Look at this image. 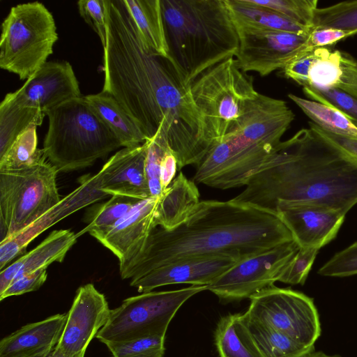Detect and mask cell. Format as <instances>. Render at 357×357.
I'll return each mask as SVG.
<instances>
[{
	"label": "cell",
	"mask_w": 357,
	"mask_h": 357,
	"mask_svg": "<svg viewBox=\"0 0 357 357\" xmlns=\"http://www.w3.org/2000/svg\"><path fill=\"white\" fill-rule=\"evenodd\" d=\"M107 40L102 91L112 96L147 139L163 126L178 170L197 165L210 149L190 84L169 56L146 43L123 0H104Z\"/></svg>",
	"instance_id": "6da1fadb"
},
{
	"label": "cell",
	"mask_w": 357,
	"mask_h": 357,
	"mask_svg": "<svg viewBox=\"0 0 357 357\" xmlns=\"http://www.w3.org/2000/svg\"><path fill=\"white\" fill-rule=\"evenodd\" d=\"M291 241L275 214L231 199L204 200L178 227L154 228L119 272L122 279L131 281L178 259L226 255L241 260Z\"/></svg>",
	"instance_id": "7a4b0ae2"
},
{
	"label": "cell",
	"mask_w": 357,
	"mask_h": 357,
	"mask_svg": "<svg viewBox=\"0 0 357 357\" xmlns=\"http://www.w3.org/2000/svg\"><path fill=\"white\" fill-rule=\"evenodd\" d=\"M231 200L273 214L280 203L347 213L357 204V164L310 127L303 128L281 142Z\"/></svg>",
	"instance_id": "3957f363"
},
{
	"label": "cell",
	"mask_w": 357,
	"mask_h": 357,
	"mask_svg": "<svg viewBox=\"0 0 357 357\" xmlns=\"http://www.w3.org/2000/svg\"><path fill=\"white\" fill-rule=\"evenodd\" d=\"M170 56L190 84L235 56L238 36L225 0H160Z\"/></svg>",
	"instance_id": "277c9868"
},
{
	"label": "cell",
	"mask_w": 357,
	"mask_h": 357,
	"mask_svg": "<svg viewBox=\"0 0 357 357\" xmlns=\"http://www.w3.org/2000/svg\"><path fill=\"white\" fill-rule=\"evenodd\" d=\"M45 115L48 128L43 150L59 172L89 167L121 146L83 96L67 100Z\"/></svg>",
	"instance_id": "5b68a950"
},
{
	"label": "cell",
	"mask_w": 357,
	"mask_h": 357,
	"mask_svg": "<svg viewBox=\"0 0 357 357\" xmlns=\"http://www.w3.org/2000/svg\"><path fill=\"white\" fill-rule=\"evenodd\" d=\"M210 147L220 141L258 92L252 76L241 70L234 56L215 65L190 84Z\"/></svg>",
	"instance_id": "8992f818"
},
{
	"label": "cell",
	"mask_w": 357,
	"mask_h": 357,
	"mask_svg": "<svg viewBox=\"0 0 357 357\" xmlns=\"http://www.w3.org/2000/svg\"><path fill=\"white\" fill-rule=\"evenodd\" d=\"M57 39L54 17L44 4L13 6L1 24V68L26 80L47 62Z\"/></svg>",
	"instance_id": "52a82bcc"
},
{
	"label": "cell",
	"mask_w": 357,
	"mask_h": 357,
	"mask_svg": "<svg viewBox=\"0 0 357 357\" xmlns=\"http://www.w3.org/2000/svg\"><path fill=\"white\" fill-rule=\"evenodd\" d=\"M58 172L47 159L22 169H0V242L61 202Z\"/></svg>",
	"instance_id": "ba28073f"
},
{
	"label": "cell",
	"mask_w": 357,
	"mask_h": 357,
	"mask_svg": "<svg viewBox=\"0 0 357 357\" xmlns=\"http://www.w3.org/2000/svg\"><path fill=\"white\" fill-rule=\"evenodd\" d=\"M207 289L206 285L144 292L123 300L111 310L96 338L105 344L140 337L166 334L168 326L183 304L194 295Z\"/></svg>",
	"instance_id": "9c48e42d"
},
{
	"label": "cell",
	"mask_w": 357,
	"mask_h": 357,
	"mask_svg": "<svg viewBox=\"0 0 357 357\" xmlns=\"http://www.w3.org/2000/svg\"><path fill=\"white\" fill-rule=\"evenodd\" d=\"M278 146L257 142L230 131L211 145L197 165L192 181L222 190L245 186Z\"/></svg>",
	"instance_id": "30bf717a"
},
{
	"label": "cell",
	"mask_w": 357,
	"mask_h": 357,
	"mask_svg": "<svg viewBox=\"0 0 357 357\" xmlns=\"http://www.w3.org/2000/svg\"><path fill=\"white\" fill-rule=\"evenodd\" d=\"M245 314L278 330L310 348L321 335L317 309L312 298L289 288L273 285L252 296Z\"/></svg>",
	"instance_id": "8fae6325"
},
{
	"label": "cell",
	"mask_w": 357,
	"mask_h": 357,
	"mask_svg": "<svg viewBox=\"0 0 357 357\" xmlns=\"http://www.w3.org/2000/svg\"><path fill=\"white\" fill-rule=\"evenodd\" d=\"M298 249L291 241L243 259L207 285L206 290L224 303L250 298L279 280Z\"/></svg>",
	"instance_id": "7c38bea8"
},
{
	"label": "cell",
	"mask_w": 357,
	"mask_h": 357,
	"mask_svg": "<svg viewBox=\"0 0 357 357\" xmlns=\"http://www.w3.org/2000/svg\"><path fill=\"white\" fill-rule=\"evenodd\" d=\"M239 45L235 56L238 68L243 73L270 75L285 66L309 48L308 35L236 26Z\"/></svg>",
	"instance_id": "4fadbf2b"
},
{
	"label": "cell",
	"mask_w": 357,
	"mask_h": 357,
	"mask_svg": "<svg viewBox=\"0 0 357 357\" xmlns=\"http://www.w3.org/2000/svg\"><path fill=\"white\" fill-rule=\"evenodd\" d=\"M111 310L93 284L80 287L66 313V324L51 357H84L92 339L107 323Z\"/></svg>",
	"instance_id": "5bb4252c"
},
{
	"label": "cell",
	"mask_w": 357,
	"mask_h": 357,
	"mask_svg": "<svg viewBox=\"0 0 357 357\" xmlns=\"http://www.w3.org/2000/svg\"><path fill=\"white\" fill-rule=\"evenodd\" d=\"M275 214L299 248L319 250L336 237L346 215L328 206L305 203L278 204Z\"/></svg>",
	"instance_id": "9a60e30c"
},
{
	"label": "cell",
	"mask_w": 357,
	"mask_h": 357,
	"mask_svg": "<svg viewBox=\"0 0 357 357\" xmlns=\"http://www.w3.org/2000/svg\"><path fill=\"white\" fill-rule=\"evenodd\" d=\"M238 261L236 257L226 255L181 259L161 266L139 279L131 280L130 284L141 293L175 284L207 286Z\"/></svg>",
	"instance_id": "2e32d148"
},
{
	"label": "cell",
	"mask_w": 357,
	"mask_h": 357,
	"mask_svg": "<svg viewBox=\"0 0 357 357\" xmlns=\"http://www.w3.org/2000/svg\"><path fill=\"white\" fill-rule=\"evenodd\" d=\"M146 153V142L118 151L96 174L100 189L107 195L151 197L145 169Z\"/></svg>",
	"instance_id": "e0dca14e"
},
{
	"label": "cell",
	"mask_w": 357,
	"mask_h": 357,
	"mask_svg": "<svg viewBox=\"0 0 357 357\" xmlns=\"http://www.w3.org/2000/svg\"><path fill=\"white\" fill-rule=\"evenodd\" d=\"M159 197L141 200L113 227L91 235L119 259V267L136 256L157 227L155 215Z\"/></svg>",
	"instance_id": "ac0fdd59"
},
{
	"label": "cell",
	"mask_w": 357,
	"mask_h": 357,
	"mask_svg": "<svg viewBox=\"0 0 357 357\" xmlns=\"http://www.w3.org/2000/svg\"><path fill=\"white\" fill-rule=\"evenodd\" d=\"M18 91L45 114L67 100L82 97L79 82L68 61H47Z\"/></svg>",
	"instance_id": "d6986e66"
},
{
	"label": "cell",
	"mask_w": 357,
	"mask_h": 357,
	"mask_svg": "<svg viewBox=\"0 0 357 357\" xmlns=\"http://www.w3.org/2000/svg\"><path fill=\"white\" fill-rule=\"evenodd\" d=\"M67 314L26 324L0 342V357H26L52 351L62 334Z\"/></svg>",
	"instance_id": "ffe728a7"
},
{
	"label": "cell",
	"mask_w": 357,
	"mask_h": 357,
	"mask_svg": "<svg viewBox=\"0 0 357 357\" xmlns=\"http://www.w3.org/2000/svg\"><path fill=\"white\" fill-rule=\"evenodd\" d=\"M77 238V234L70 229L52 231L35 248L1 271L0 294L23 274L47 268L55 261L62 262Z\"/></svg>",
	"instance_id": "44dd1931"
},
{
	"label": "cell",
	"mask_w": 357,
	"mask_h": 357,
	"mask_svg": "<svg viewBox=\"0 0 357 357\" xmlns=\"http://www.w3.org/2000/svg\"><path fill=\"white\" fill-rule=\"evenodd\" d=\"M196 183L182 172L163 190L155 210L157 227L172 230L185 222L199 204Z\"/></svg>",
	"instance_id": "7402d4cb"
},
{
	"label": "cell",
	"mask_w": 357,
	"mask_h": 357,
	"mask_svg": "<svg viewBox=\"0 0 357 357\" xmlns=\"http://www.w3.org/2000/svg\"><path fill=\"white\" fill-rule=\"evenodd\" d=\"M45 116L39 108L29 104L18 89L7 93L0 104V157L26 129L40 126Z\"/></svg>",
	"instance_id": "603a6c76"
},
{
	"label": "cell",
	"mask_w": 357,
	"mask_h": 357,
	"mask_svg": "<svg viewBox=\"0 0 357 357\" xmlns=\"http://www.w3.org/2000/svg\"><path fill=\"white\" fill-rule=\"evenodd\" d=\"M120 142L121 146L135 147L148 139L119 102L101 91L83 96Z\"/></svg>",
	"instance_id": "cb8c5ba5"
},
{
	"label": "cell",
	"mask_w": 357,
	"mask_h": 357,
	"mask_svg": "<svg viewBox=\"0 0 357 357\" xmlns=\"http://www.w3.org/2000/svg\"><path fill=\"white\" fill-rule=\"evenodd\" d=\"M235 26H248L308 35L312 29L252 0H225Z\"/></svg>",
	"instance_id": "d4e9b609"
},
{
	"label": "cell",
	"mask_w": 357,
	"mask_h": 357,
	"mask_svg": "<svg viewBox=\"0 0 357 357\" xmlns=\"http://www.w3.org/2000/svg\"><path fill=\"white\" fill-rule=\"evenodd\" d=\"M242 320L249 340L261 357H301L314 350L278 330L251 320L245 313Z\"/></svg>",
	"instance_id": "484cf974"
},
{
	"label": "cell",
	"mask_w": 357,
	"mask_h": 357,
	"mask_svg": "<svg viewBox=\"0 0 357 357\" xmlns=\"http://www.w3.org/2000/svg\"><path fill=\"white\" fill-rule=\"evenodd\" d=\"M75 213L66 197L35 222L0 242V271L17 256L24 254L28 245L57 222Z\"/></svg>",
	"instance_id": "4316f807"
},
{
	"label": "cell",
	"mask_w": 357,
	"mask_h": 357,
	"mask_svg": "<svg viewBox=\"0 0 357 357\" xmlns=\"http://www.w3.org/2000/svg\"><path fill=\"white\" fill-rule=\"evenodd\" d=\"M123 1L148 45L158 54L169 56L160 0H123Z\"/></svg>",
	"instance_id": "83f0119b"
},
{
	"label": "cell",
	"mask_w": 357,
	"mask_h": 357,
	"mask_svg": "<svg viewBox=\"0 0 357 357\" xmlns=\"http://www.w3.org/2000/svg\"><path fill=\"white\" fill-rule=\"evenodd\" d=\"M220 357H261L249 340L242 320V313L222 317L214 333Z\"/></svg>",
	"instance_id": "f1b7e54d"
},
{
	"label": "cell",
	"mask_w": 357,
	"mask_h": 357,
	"mask_svg": "<svg viewBox=\"0 0 357 357\" xmlns=\"http://www.w3.org/2000/svg\"><path fill=\"white\" fill-rule=\"evenodd\" d=\"M288 97L319 126L333 133L357 139V125L338 109L292 93Z\"/></svg>",
	"instance_id": "f546056e"
},
{
	"label": "cell",
	"mask_w": 357,
	"mask_h": 357,
	"mask_svg": "<svg viewBox=\"0 0 357 357\" xmlns=\"http://www.w3.org/2000/svg\"><path fill=\"white\" fill-rule=\"evenodd\" d=\"M36 126L22 132L7 151L0 157V169H17L47 159L43 149L37 147Z\"/></svg>",
	"instance_id": "4dcf8cb0"
},
{
	"label": "cell",
	"mask_w": 357,
	"mask_h": 357,
	"mask_svg": "<svg viewBox=\"0 0 357 357\" xmlns=\"http://www.w3.org/2000/svg\"><path fill=\"white\" fill-rule=\"evenodd\" d=\"M141 200L139 199L112 195V197L100 205L93 214L88 225L79 233L78 236L88 232L91 235L104 231L116 225Z\"/></svg>",
	"instance_id": "1f68e13d"
},
{
	"label": "cell",
	"mask_w": 357,
	"mask_h": 357,
	"mask_svg": "<svg viewBox=\"0 0 357 357\" xmlns=\"http://www.w3.org/2000/svg\"><path fill=\"white\" fill-rule=\"evenodd\" d=\"M318 28H332L357 33V0L317 8L312 29Z\"/></svg>",
	"instance_id": "d6a6232c"
},
{
	"label": "cell",
	"mask_w": 357,
	"mask_h": 357,
	"mask_svg": "<svg viewBox=\"0 0 357 357\" xmlns=\"http://www.w3.org/2000/svg\"><path fill=\"white\" fill-rule=\"evenodd\" d=\"M165 335L144 336L105 344L113 357H165Z\"/></svg>",
	"instance_id": "836d02e7"
},
{
	"label": "cell",
	"mask_w": 357,
	"mask_h": 357,
	"mask_svg": "<svg viewBox=\"0 0 357 357\" xmlns=\"http://www.w3.org/2000/svg\"><path fill=\"white\" fill-rule=\"evenodd\" d=\"M146 142V174L151 196L157 197L163 192L160 180L161 163L166 153L171 149L164 126H162L155 135L148 139Z\"/></svg>",
	"instance_id": "e575fe53"
},
{
	"label": "cell",
	"mask_w": 357,
	"mask_h": 357,
	"mask_svg": "<svg viewBox=\"0 0 357 357\" xmlns=\"http://www.w3.org/2000/svg\"><path fill=\"white\" fill-rule=\"evenodd\" d=\"M261 6L273 9L293 21L312 29L317 0H252Z\"/></svg>",
	"instance_id": "d590c367"
},
{
	"label": "cell",
	"mask_w": 357,
	"mask_h": 357,
	"mask_svg": "<svg viewBox=\"0 0 357 357\" xmlns=\"http://www.w3.org/2000/svg\"><path fill=\"white\" fill-rule=\"evenodd\" d=\"M303 91L311 100L330 105L338 109L357 125V99L342 91L333 89L308 86L303 87Z\"/></svg>",
	"instance_id": "8d00e7d4"
},
{
	"label": "cell",
	"mask_w": 357,
	"mask_h": 357,
	"mask_svg": "<svg viewBox=\"0 0 357 357\" xmlns=\"http://www.w3.org/2000/svg\"><path fill=\"white\" fill-rule=\"evenodd\" d=\"M316 248H301L291 259L279 282L289 284H303L319 252Z\"/></svg>",
	"instance_id": "74e56055"
},
{
	"label": "cell",
	"mask_w": 357,
	"mask_h": 357,
	"mask_svg": "<svg viewBox=\"0 0 357 357\" xmlns=\"http://www.w3.org/2000/svg\"><path fill=\"white\" fill-rule=\"evenodd\" d=\"M327 277H347L357 274V241L336 253L318 271Z\"/></svg>",
	"instance_id": "f35d334b"
},
{
	"label": "cell",
	"mask_w": 357,
	"mask_h": 357,
	"mask_svg": "<svg viewBox=\"0 0 357 357\" xmlns=\"http://www.w3.org/2000/svg\"><path fill=\"white\" fill-rule=\"evenodd\" d=\"M79 13L86 24L97 33L102 47L107 40V18L104 0H80Z\"/></svg>",
	"instance_id": "ab89813d"
},
{
	"label": "cell",
	"mask_w": 357,
	"mask_h": 357,
	"mask_svg": "<svg viewBox=\"0 0 357 357\" xmlns=\"http://www.w3.org/2000/svg\"><path fill=\"white\" fill-rule=\"evenodd\" d=\"M47 268L23 274L14 280L10 285L0 294V301L13 296H19L38 290L47 280Z\"/></svg>",
	"instance_id": "60d3db41"
},
{
	"label": "cell",
	"mask_w": 357,
	"mask_h": 357,
	"mask_svg": "<svg viewBox=\"0 0 357 357\" xmlns=\"http://www.w3.org/2000/svg\"><path fill=\"white\" fill-rule=\"evenodd\" d=\"M309 127L357 164V139L333 133L312 121L309 122Z\"/></svg>",
	"instance_id": "b9f144b4"
},
{
	"label": "cell",
	"mask_w": 357,
	"mask_h": 357,
	"mask_svg": "<svg viewBox=\"0 0 357 357\" xmlns=\"http://www.w3.org/2000/svg\"><path fill=\"white\" fill-rule=\"evenodd\" d=\"M356 33L332 28L312 29L308 35L307 47L309 48L328 47Z\"/></svg>",
	"instance_id": "7bdbcfd3"
},
{
	"label": "cell",
	"mask_w": 357,
	"mask_h": 357,
	"mask_svg": "<svg viewBox=\"0 0 357 357\" xmlns=\"http://www.w3.org/2000/svg\"><path fill=\"white\" fill-rule=\"evenodd\" d=\"M177 170V160L172 149H170L163 158L160 166V180L163 190H165L174 179Z\"/></svg>",
	"instance_id": "ee69618b"
},
{
	"label": "cell",
	"mask_w": 357,
	"mask_h": 357,
	"mask_svg": "<svg viewBox=\"0 0 357 357\" xmlns=\"http://www.w3.org/2000/svg\"><path fill=\"white\" fill-rule=\"evenodd\" d=\"M301 357H342L339 355H328L323 351H316L315 349Z\"/></svg>",
	"instance_id": "f6af8a7d"
},
{
	"label": "cell",
	"mask_w": 357,
	"mask_h": 357,
	"mask_svg": "<svg viewBox=\"0 0 357 357\" xmlns=\"http://www.w3.org/2000/svg\"><path fill=\"white\" fill-rule=\"evenodd\" d=\"M52 352V351H50V352H46V353H43L41 354H38V355L31 356H26V357H49Z\"/></svg>",
	"instance_id": "bcb514c9"
},
{
	"label": "cell",
	"mask_w": 357,
	"mask_h": 357,
	"mask_svg": "<svg viewBox=\"0 0 357 357\" xmlns=\"http://www.w3.org/2000/svg\"><path fill=\"white\" fill-rule=\"evenodd\" d=\"M51 354H52V353H51ZM51 354L50 355V356H49V357H51Z\"/></svg>",
	"instance_id": "7dc6e473"
}]
</instances>
